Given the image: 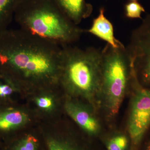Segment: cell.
Instances as JSON below:
<instances>
[{"instance_id":"1","label":"cell","mask_w":150,"mask_h":150,"mask_svg":"<svg viewBox=\"0 0 150 150\" xmlns=\"http://www.w3.org/2000/svg\"><path fill=\"white\" fill-rule=\"evenodd\" d=\"M62 47L21 29L0 33V73L18 83L26 81H52L62 66Z\"/></svg>"},{"instance_id":"2","label":"cell","mask_w":150,"mask_h":150,"mask_svg":"<svg viewBox=\"0 0 150 150\" xmlns=\"http://www.w3.org/2000/svg\"><path fill=\"white\" fill-rule=\"evenodd\" d=\"M53 1L38 0L18 5L15 20L20 29L38 38L64 47L79 39L85 32L68 18Z\"/></svg>"},{"instance_id":"3","label":"cell","mask_w":150,"mask_h":150,"mask_svg":"<svg viewBox=\"0 0 150 150\" xmlns=\"http://www.w3.org/2000/svg\"><path fill=\"white\" fill-rule=\"evenodd\" d=\"M62 49L61 72L65 84L83 95L98 110L102 79L101 51L93 47L83 50L71 45Z\"/></svg>"},{"instance_id":"4","label":"cell","mask_w":150,"mask_h":150,"mask_svg":"<svg viewBox=\"0 0 150 150\" xmlns=\"http://www.w3.org/2000/svg\"><path fill=\"white\" fill-rule=\"evenodd\" d=\"M102 79L100 108L108 118L115 117L129 87L135 79L130 55L125 46L108 44L101 51Z\"/></svg>"},{"instance_id":"5","label":"cell","mask_w":150,"mask_h":150,"mask_svg":"<svg viewBox=\"0 0 150 150\" xmlns=\"http://www.w3.org/2000/svg\"><path fill=\"white\" fill-rule=\"evenodd\" d=\"M126 48L138 83L150 89V13L132 31Z\"/></svg>"},{"instance_id":"6","label":"cell","mask_w":150,"mask_h":150,"mask_svg":"<svg viewBox=\"0 0 150 150\" xmlns=\"http://www.w3.org/2000/svg\"><path fill=\"white\" fill-rule=\"evenodd\" d=\"M136 91L131 98L127 131L131 145L137 146L150 126V89L142 87L136 81Z\"/></svg>"},{"instance_id":"7","label":"cell","mask_w":150,"mask_h":150,"mask_svg":"<svg viewBox=\"0 0 150 150\" xmlns=\"http://www.w3.org/2000/svg\"><path fill=\"white\" fill-rule=\"evenodd\" d=\"M66 111L78 125L90 136H97L101 131V123L97 115V110L91 105H82L68 101Z\"/></svg>"},{"instance_id":"8","label":"cell","mask_w":150,"mask_h":150,"mask_svg":"<svg viewBox=\"0 0 150 150\" xmlns=\"http://www.w3.org/2000/svg\"><path fill=\"white\" fill-rule=\"evenodd\" d=\"M104 13V8H100L99 15L96 18L94 19L91 27L85 30V32L89 33L106 41L107 44L113 48L124 47L123 43L115 38L113 25L105 16Z\"/></svg>"},{"instance_id":"9","label":"cell","mask_w":150,"mask_h":150,"mask_svg":"<svg viewBox=\"0 0 150 150\" xmlns=\"http://www.w3.org/2000/svg\"><path fill=\"white\" fill-rule=\"evenodd\" d=\"M71 21L78 25L91 15L92 6L85 0H52Z\"/></svg>"},{"instance_id":"10","label":"cell","mask_w":150,"mask_h":150,"mask_svg":"<svg viewBox=\"0 0 150 150\" xmlns=\"http://www.w3.org/2000/svg\"><path fill=\"white\" fill-rule=\"evenodd\" d=\"M26 114L11 106H0V133L7 134L18 129L27 121Z\"/></svg>"},{"instance_id":"11","label":"cell","mask_w":150,"mask_h":150,"mask_svg":"<svg viewBox=\"0 0 150 150\" xmlns=\"http://www.w3.org/2000/svg\"><path fill=\"white\" fill-rule=\"evenodd\" d=\"M22 0H0V33L8 29Z\"/></svg>"},{"instance_id":"12","label":"cell","mask_w":150,"mask_h":150,"mask_svg":"<svg viewBox=\"0 0 150 150\" xmlns=\"http://www.w3.org/2000/svg\"><path fill=\"white\" fill-rule=\"evenodd\" d=\"M18 84L7 75L0 73V103L10 99L17 90Z\"/></svg>"},{"instance_id":"13","label":"cell","mask_w":150,"mask_h":150,"mask_svg":"<svg viewBox=\"0 0 150 150\" xmlns=\"http://www.w3.org/2000/svg\"><path fill=\"white\" fill-rule=\"evenodd\" d=\"M131 145L129 135L121 132L112 134L106 142L107 150H129Z\"/></svg>"},{"instance_id":"14","label":"cell","mask_w":150,"mask_h":150,"mask_svg":"<svg viewBox=\"0 0 150 150\" xmlns=\"http://www.w3.org/2000/svg\"><path fill=\"white\" fill-rule=\"evenodd\" d=\"M48 150H84L72 142L51 139L48 140Z\"/></svg>"},{"instance_id":"15","label":"cell","mask_w":150,"mask_h":150,"mask_svg":"<svg viewBox=\"0 0 150 150\" xmlns=\"http://www.w3.org/2000/svg\"><path fill=\"white\" fill-rule=\"evenodd\" d=\"M125 10L126 17L131 19H142V13L145 12L144 7L137 1H132L126 4Z\"/></svg>"},{"instance_id":"16","label":"cell","mask_w":150,"mask_h":150,"mask_svg":"<svg viewBox=\"0 0 150 150\" xmlns=\"http://www.w3.org/2000/svg\"><path fill=\"white\" fill-rule=\"evenodd\" d=\"M37 140L29 135L19 142L13 150H37Z\"/></svg>"},{"instance_id":"17","label":"cell","mask_w":150,"mask_h":150,"mask_svg":"<svg viewBox=\"0 0 150 150\" xmlns=\"http://www.w3.org/2000/svg\"><path fill=\"white\" fill-rule=\"evenodd\" d=\"M36 103L39 107L43 109H50L53 106L52 99L49 97H43L36 99Z\"/></svg>"},{"instance_id":"18","label":"cell","mask_w":150,"mask_h":150,"mask_svg":"<svg viewBox=\"0 0 150 150\" xmlns=\"http://www.w3.org/2000/svg\"><path fill=\"white\" fill-rule=\"evenodd\" d=\"M146 150H150V145H149V146H148L147 147L146 149Z\"/></svg>"},{"instance_id":"19","label":"cell","mask_w":150,"mask_h":150,"mask_svg":"<svg viewBox=\"0 0 150 150\" xmlns=\"http://www.w3.org/2000/svg\"><path fill=\"white\" fill-rule=\"evenodd\" d=\"M130 1H137L138 0H130Z\"/></svg>"}]
</instances>
